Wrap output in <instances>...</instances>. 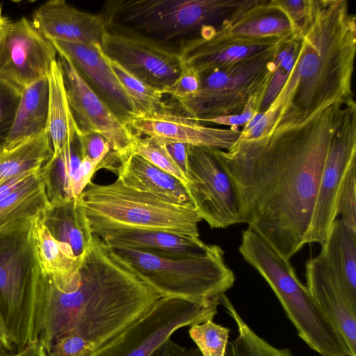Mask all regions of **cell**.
I'll list each match as a JSON object with an SVG mask.
<instances>
[{
	"label": "cell",
	"instance_id": "30",
	"mask_svg": "<svg viewBox=\"0 0 356 356\" xmlns=\"http://www.w3.org/2000/svg\"><path fill=\"white\" fill-rule=\"evenodd\" d=\"M53 155L47 131L11 149L0 141V185L20 173L40 170Z\"/></svg>",
	"mask_w": 356,
	"mask_h": 356
},
{
	"label": "cell",
	"instance_id": "45",
	"mask_svg": "<svg viewBox=\"0 0 356 356\" xmlns=\"http://www.w3.org/2000/svg\"><path fill=\"white\" fill-rule=\"evenodd\" d=\"M0 356H47V354L40 344L31 342L19 351L12 353L6 352Z\"/></svg>",
	"mask_w": 356,
	"mask_h": 356
},
{
	"label": "cell",
	"instance_id": "4",
	"mask_svg": "<svg viewBox=\"0 0 356 356\" xmlns=\"http://www.w3.org/2000/svg\"><path fill=\"white\" fill-rule=\"evenodd\" d=\"M92 234L126 229L157 230L199 237L202 220L193 207L165 201L120 179L90 181L75 199Z\"/></svg>",
	"mask_w": 356,
	"mask_h": 356
},
{
	"label": "cell",
	"instance_id": "16",
	"mask_svg": "<svg viewBox=\"0 0 356 356\" xmlns=\"http://www.w3.org/2000/svg\"><path fill=\"white\" fill-rule=\"evenodd\" d=\"M125 124L138 136L151 137L164 145L175 143L227 151L241 134L238 128H216L197 122L172 106L149 113L136 114Z\"/></svg>",
	"mask_w": 356,
	"mask_h": 356
},
{
	"label": "cell",
	"instance_id": "19",
	"mask_svg": "<svg viewBox=\"0 0 356 356\" xmlns=\"http://www.w3.org/2000/svg\"><path fill=\"white\" fill-rule=\"evenodd\" d=\"M33 26L48 40L101 44L105 24L102 16L79 10L64 0L45 2L33 12Z\"/></svg>",
	"mask_w": 356,
	"mask_h": 356
},
{
	"label": "cell",
	"instance_id": "8",
	"mask_svg": "<svg viewBox=\"0 0 356 356\" xmlns=\"http://www.w3.org/2000/svg\"><path fill=\"white\" fill-rule=\"evenodd\" d=\"M284 42L225 68L201 75L199 91L192 98L177 103L179 111L201 123L241 113L250 102L258 113L275 68L276 55Z\"/></svg>",
	"mask_w": 356,
	"mask_h": 356
},
{
	"label": "cell",
	"instance_id": "22",
	"mask_svg": "<svg viewBox=\"0 0 356 356\" xmlns=\"http://www.w3.org/2000/svg\"><path fill=\"white\" fill-rule=\"evenodd\" d=\"M99 237L109 246L124 247L169 257L201 254L210 245L200 237L157 230H117Z\"/></svg>",
	"mask_w": 356,
	"mask_h": 356
},
{
	"label": "cell",
	"instance_id": "33",
	"mask_svg": "<svg viewBox=\"0 0 356 356\" xmlns=\"http://www.w3.org/2000/svg\"><path fill=\"white\" fill-rule=\"evenodd\" d=\"M188 334L202 356H225L229 328L208 320L191 325Z\"/></svg>",
	"mask_w": 356,
	"mask_h": 356
},
{
	"label": "cell",
	"instance_id": "32",
	"mask_svg": "<svg viewBox=\"0 0 356 356\" xmlns=\"http://www.w3.org/2000/svg\"><path fill=\"white\" fill-rule=\"evenodd\" d=\"M108 60L118 81L131 97L136 114L153 113L171 106L164 102L160 90L147 85L117 63Z\"/></svg>",
	"mask_w": 356,
	"mask_h": 356
},
{
	"label": "cell",
	"instance_id": "41",
	"mask_svg": "<svg viewBox=\"0 0 356 356\" xmlns=\"http://www.w3.org/2000/svg\"><path fill=\"white\" fill-rule=\"evenodd\" d=\"M257 113L253 102H250L241 113L211 119L206 122L229 126L230 128H238L239 126L245 125Z\"/></svg>",
	"mask_w": 356,
	"mask_h": 356
},
{
	"label": "cell",
	"instance_id": "9",
	"mask_svg": "<svg viewBox=\"0 0 356 356\" xmlns=\"http://www.w3.org/2000/svg\"><path fill=\"white\" fill-rule=\"evenodd\" d=\"M220 300L197 302L163 297L143 317L92 356H150L178 330L213 320Z\"/></svg>",
	"mask_w": 356,
	"mask_h": 356
},
{
	"label": "cell",
	"instance_id": "12",
	"mask_svg": "<svg viewBox=\"0 0 356 356\" xmlns=\"http://www.w3.org/2000/svg\"><path fill=\"white\" fill-rule=\"evenodd\" d=\"M100 47L108 59L162 93L181 72L178 51L139 33L105 25Z\"/></svg>",
	"mask_w": 356,
	"mask_h": 356
},
{
	"label": "cell",
	"instance_id": "27",
	"mask_svg": "<svg viewBox=\"0 0 356 356\" xmlns=\"http://www.w3.org/2000/svg\"><path fill=\"white\" fill-rule=\"evenodd\" d=\"M318 255L346 295L356 302V231L333 222Z\"/></svg>",
	"mask_w": 356,
	"mask_h": 356
},
{
	"label": "cell",
	"instance_id": "20",
	"mask_svg": "<svg viewBox=\"0 0 356 356\" xmlns=\"http://www.w3.org/2000/svg\"><path fill=\"white\" fill-rule=\"evenodd\" d=\"M307 288L356 356V302L346 295L318 256L305 266Z\"/></svg>",
	"mask_w": 356,
	"mask_h": 356
},
{
	"label": "cell",
	"instance_id": "21",
	"mask_svg": "<svg viewBox=\"0 0 356 356\" xmlns=\"http://www.w3.org/2000/svg\"><path fill=\"white\" fill-rule=\"evenodd\" d=\"M216 31L236 40H257L269 38L297 36L291 21L272 0H247Z\"/></svg>",
	"mask_w": 356,
	"mask_h": 356
},
{
	"label": "cell",
	"instance_id": "7",
	"mask_svg": "<svg viewBox=\"0 0 356 356\" xmlns=\"http://www.w3.org/2000/svg\"><path fill=\"white\" fill-rule=\"evenodd\" d=\"M246 1L109 0L99 14L106 26L168 40L220 26Z\"/></svg>",
	"mask_w": 356,
	"mask_h": 356
},
{
	"label": "cell",
	"instance_id": "37",
	"mask_svg": "<svg viewBox=\"0 0 356 356\" xmlns=\"http://www.w3.org/2000/svg\"><path fill=\"white\" fill-rule=\"evenodd\" d=\"M200 88V75L194 69L182 65L178 78L163 94L170 95L177 103H181L194 97Z\"/></svg>",
	"mask_w": 356,
	"mask_h": 356
},
{
	"label": "cell",
	"instance_id": "13",
	"mask_svg": "<svg viewBox=\"0 0 356 356\" xmlns=\"http://www.w3.org/2000/svg\"><path fill=\"white\" fill-rule=\"evenodd\" d=\"M356 162V104L350 103L330 145L321 173L306 244L323 243L337 216L336 202L343 177Z\"/></svg>",
	"mask_w": 356,
	"mask_h": 356
},
{
	"label": "cell",
	"instance_id": "28",
	"mask_svg": "<svg viewBox=\"0 0 356 356\" xmlns=\"http://www.w3.org/2000/svg\"><path fill=\"white\" fill-rule=\"evenodd\" d=\"M29 238L33 259L42 273L57 280H63L76 272L80 257L74 254L68 244L54 237L44 224L42 214L33 220L29 229Z\"/></svg>",
	"mask_w": 356,
	"mask_h": 356
},
{
	"label": "cell",
	"instance_id": "23",
	"mask_svg": "<svg viewBox=\"0 0 356 356\" xmlns=\"http://www.w3.org/2000/svg\"><path fill=\"white\" fill-rule=\"evenodd\" d=\"M49 204L47 186L40 170L0 201V237L28 231Z\"/></svg>",
	"mask_w": 356,
	"mask_h": 356
},
{
	"label": "cell",
	"instance_id": "6",
	"mask_svg": "<svg viewBox=\"0 0 356 356\" xmlns=\"http://www.w3.org/2000/svg\"><path fill=\"white\" fill-rule=\"evenodd\" d=\"M110 247L163 297L197 302L219 300L235 282V275L218 245H210L201 254L184 257Z\"/></svg>",
	"mask_w": 356,
	"mask_h": 356
},
{
	"label": "cell",
	"instance_id": "36",
	"mask_svg": "<svg viewBox=\"0 0 356 356\" xmlns=\"http://www.w3.org/2000/svg\"><path fill=\"white\" fill-rule=\"evenodd\" d=\"M21 91L20 88L0 77V134L5 133L6 135L10 127Z\"/></svg>",
	"mask_w": 356,
	"mask_h": 356
},
{
	"label": "cell",
	"instance_id": "39",
	"mask_svg": "<svg viewBox=\"0 0 356 356\" xmlns=\"http://www.w3.org/2000/svg\"><path fill=\"white\" fill-rule=\"evenodd\" d=\"M96 346L90 341L76 334L65 335L51 346L47 356H92Z\"/></svg>",
	"mask_w": 356,
	"mask_h": 356
},
{
	"label": "cell",
	"instance_id": "47",
	"mask_svg": "<svg viewBox=\"0 0 356 356\" xmlns=\"http://www.w3.org/2000/svg\"><path fill=\"white\" fill-rule=\"evenodd\" d=\"M8 22V19L4 16L3 13L2 6L0 4V38L3 32L4 28Z\"/></svg>",
	"mask_w": 356,
	"mask_h": 356
},
{
	"label": "cell",
	"instance_id": "18",
	"mask_svg": "<svg viewBox=\"0 0 356 356\" xmlns=\"http://www.w3.org/2000/svg\"><path fill=\"white\" fill-rule=\"evenodd\" d=\"M49 41L58 55L71 60L88 84L124 124L136 114L131 97L118 81L99 44Z\"/></svg>",
	"mask_w": 356,
	"mask_h": 356
},
{
	"label": "cell",
	"instance_id": "14",
	"mask_svg": "<svg viewBox=\"0 0 356 356\" xmlns=\"http://www.w3.org/2000/svg\"><path fill=\"white\" fill-rule=\"evenodd\" d=\"M70 106L78 127L101 134L122 162L130 154L138 138L99 97L71 60L58 55Z\"/></svg>",
	"mask_w": 356,
	"mask_h": 356
},
{
	"label": "cell",
	"instance_id": "1",
	"mask_svg": "<svg viewBox=\"0 0 356 356\" xmlns=\"http://www.w3.org/2000/svg\"><path fill=\"white\" fill-rule=\"evenodd\" d=\"M338 102L306 122L215 149L238 191L243 223L288 260L306 244L318 185L348 105Z\"/></svg>",
	"mask_w": 356,
	"mask_h": 356
},
{
	"label": "cell",
	"instance_id": "3",
	"mask_svg": "<svg viewBox=\"0 0 356 356\" xmlns=\"http://www.w3.org/2000/svg\"><path fill=\"white\" fill-rule=\"evenodd\" d=\"M299 35L293 69L266 110L275 114L271 131L302 124L330 105L353 99L356 17L348 1L306 0Z\"/></svg>",
	"mask_w": 356,
	"mask_h": 356
},
{
	"label": "cell",
	"instance_id": "43",
	"mask_svg": "<svg viewBox=\"0 0 356 356\" xmlns=\"http://www.w3.org/2000/svg\"><path fill=\"white\" fill-rule=\"evenodd\" d=\"M40 170L22 172L3 182L0 185V201L27 181Z\"/></svg>",
	"mask_w": 356,
	"mask_h": 356
},
{
	"label": "cell",
	"instance_id": "15",
	"mask_svg": "<svg viewBox=\"0 0 356 356\" xmlns=\"http://www.w3.org/2000/svg\"><path fill=\"white\" fill-rule=\"evenodd\" d=\"M56 55L31 21H8L0 38V77L22 90L47 77Z\"/></svg>",
	"mask_w": 356,
	"mask_h": 356
},
{
	"label": "cell",
	"instance_id": "34",
	"mask_svg": "<svg viewBox=\"0 0 356 356\" xmlns=\"http://www.w3.org/2000/svg\"><path fill=\"white\" fill-rule=\"evenodd\" d=\"M131 154L138 155L178 179L185 187L186 177L168 152L166 145L147 136H138Z\"/></svg>",
	"mask_w": 356,
	"mask_h": 356
},
{
	"label": "cell",
	"instance_id": "35",
	"mask_svg": "<svg viewBox=\"0 0 356 356\" xmlns=\"http://www.w3.org/2000/svg\"><path fill=\"white\" fill-rule=\"evenodd\" d=\"M336 211L347 227L356 231V162L350 166L341 182L337 198Z\"/></svg>",
	"mask_w": 356,
	"mask_h": 356
},
{
	"label": "cell",
	"instance_id": "46",
	"mask_svg": "<svg viewBox=\"0 0 356 356\" xmlns=\"http://www.w3.org/2000/svg\"><path fill=\"white\" fill-rule=\"evenodd\" d=\"M0 343L4 346L7 351L13 350L11 343L7 336L3 325L0 318Z\"/></svg>",
	"mask_w": 356,
	"mask_h": 356
},
{
	"label": "cell",
	"instance_id": "42",
	"mask_svg": "<svg viewBox=\"0 0 356 356\" xmlns=\"http://www.w3.org/2000/svg\"><path fill=\"white\" fill-rule=\"evenodd\" d=\"M150 356H202V355L197 348L184 346L170 338Z\"/></svg>",
	"mask_w": 356,
	"mask_h": 356
},
{
	"label": "cell",
	"instance_id": "25",
	"mask_svg": "<svg viewBox=\"0 0 356 356\" xmlns=\"http://www.w3.org/2000/svg\"><path fill=\"white\" fill-rule=\"evenodd\" d=\"M47 76L22 89L20 99L2 145L11 149L47 130Z\"/></svg>",
	"mask_w": 356,
	"mask_h": 356
},
{
	"label": "cell",
	"instance_id": "2",
	"mask_svg": "<svg viewBox=\"0 0 356 356\" xmlns=\"http://www.w3.org/2000/svg\"><path fill=\"white\" fill-rule=\"evenodd\" d=\"M33 310L31 343L47 353L54 343L76 334L97 348L136 323L162 295L99 236L92 234L75 273L56 280L31 260Z\"/></svg>",
	"mask_w": 356,
	"mask_h": 356
},
{
	"label": "cell",
	"instance_id": "26",
	"mask_svg": "<svg viewBox=\"0 0 356 356\" xmlns=\"http://www.w3.org/2000/svg\"><path fill=\"white\" fill-rule=\"evenodd\" d=\"M49 86L47 131L54 161L68 145L74 143L79 127L69 104L62 66L58 59L53 62L47 75Z\"/></svg>",
	"mask_w": 356,
	"mask_h": 356
},
{
	"label": "cell",
	"instance_id": "29",
	"mask_svg": "<svg viewBox=\"0 0 356 356\" xmlns=\"http://www.w3.org/2000/svg\"><path fill=\"white\" fill-rule=\"evenodd\" d=\"M42 218L54 238L68 244L76 257L83 254L92 234L75 199H50Z\"/></svg>",
	"mask_w": 356,
	"mask_h": 356
},
{
	"label": "cell",
	"instance_id": "24",
	"mask_svg": "<svg viewBox=\"0 0 356 356\" xmlns=\"http://www.w3.org/2000/svg\"><path fill=\"white\" fill-rule=\"evenodd\" d=\"M117 176L132 188L170 203L193 207L184 186L178 179L138 155L130 154L124 160Z\"/></svg>",
	"mask_w": 356,
	"mask_h": 356
},
{
	"label": "cell",
	"instance_id": "38",
	"mask_svg": "<svg viewBox=\"0 0 356 356\" xmlns=\"http://www.w3.org/2000/svg\"><path fill=\"white\" fill-rule=\"evenodd\" d=\"M76 139L79 143V152L81 158L102 161L111 152L107 140L97 132L79 127Z\"/></svg>",
	"mask_w": 356,
	"mask_h": 356
},
{
	"label": "cell",
	"instance_id": "5",
	"mask_svg": "<svg viewBox=\"0 0 356 356\" xmlns=\"http://www.w3.org/2000/svg\"><path fill=\"white\" fill-rule=\"evenodd\" d=\"M238 250L270 286L298 337L312 350L321 356H355L298 279L290 260L249 228L242 232Z\"/></svg>",
	"mask_w": 356,
	"mask_h": 356
},
{
	"label": "cell",
	"instance_id": "17",
	"mask_svg": "<svg viewBox=\"0 0 356 356\" xmlns=\"http://www.w3.org/2000/svg\"><path fill=\"white\" fill-rule=\"evenodd\" d=\"M216 29L204 26L198 35L181 42L178 53L183 66L194 69L201 76L269 50L289 39L236 40L218 34Z\"/></svg>",
	"mask_w": 356,
	"mask_h": 356
},
{
	"label": "cell",
	"instance_id": "11",
	"mask_svg": "<svg viewBox=\"0 0 356 356\" xmlns=\"http://www.w3.org/2000/svg\"><path fill=\"white\" fill-rule=\"evenodd\" d=\"M185 188L194 209L211 229L243 223L238 191L215 149L187 145Z\"/></svg>",
	"mask_w": 356,
	"mask_h": 356
},
{
	"label": "cell",
	"instance_id": "31",
	"mask_svg": "<svg viewBox=\"0 0 356 356\" xmlns=\"http://www.w3.org/2000/svg\"><path fill=\"white\" fill-rule=\"evenodd\" d=\"M220 302L236 323L238 331L236 339L228 343L225 356H293L290 349L275 347L254 332L225 293Z\"/></svg>",
	"mask_w": 356,
	"mask_h": 356
},
{
	"label": "cell",
	"instance_id": "44",
	"mask_svg": "<svg viewBox=\"0 0 356 356\" xmlns=\"http://www.w3.org/2000/svg\"><path fill=\"white\" fill-rule=\"evenodd\" d=\"M166 147L174 161L186 175L188 165L187 145L175 143L166 145Z\"/></svg>",
	"mask_w": 356,
	"mask_h": 356
},
{
	"label": "cell",
	"instance_id": "48",
	"mask_svg": "<svg viewBox=\"0 0 356 356\" xmlns=\"http://www.w3.org/2000/svg\"><path fill=\"white\" fill-rule=\"evenodd\" d=\"M8 352L6 349L4 348V346L0 343V355L4 354L5 353Z\"/></svg>",
	"mask_w": 356,
	"mask_h": 356
},
{
	"label": "cell",
	"instance_id": "40",
	"mask_svg": "<svg viewBox=\"0 0 356 356\" xmlns=\"http://www.w3.org/2000/svg\"><path fill=\"white\" fill-rule=\"evenodd\" d=\"M101 161V160L94 161L88 158H81L70 181L65 199H76L83 192L91 181L93 174L98 170V165Z\"/></svg>",
	"mask_w": 356,
	"mask_h": 356
},
{
	"label": "cell",
	"instance_id": "10",
	"mask_svg": "<svg viewBox=\"0 0 356 356\" xmlns=\"http://www.w3.org/2000/svg\"><path fill=\"white\" fill-rule=\"evenodd\" d=\"M31 260L29 230L0 237V318L15 352L31 343Z\"/></svg>",
	"mask_w": 356,
	"mask_h": 356
}]
</instances>
